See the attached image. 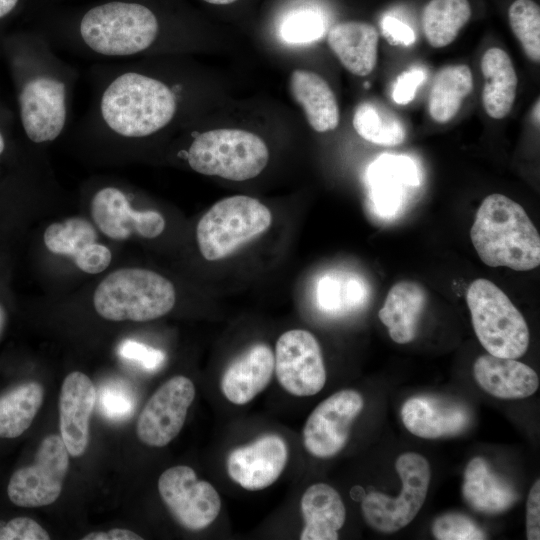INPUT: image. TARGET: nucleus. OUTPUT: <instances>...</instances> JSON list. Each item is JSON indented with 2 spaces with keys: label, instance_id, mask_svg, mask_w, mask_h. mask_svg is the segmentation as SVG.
<instances>
[{
  "label": "nucleus",
  "instance_id": "f257e3e1",
  "mask_svg": "<svg viewBox=\"0 0 540 540\" xmlns=\"http://www.w3.org/2000/svg\"><path fill=\"white\" fill-rule=\"evenodd\" d=\"M90 79V105L77 125L84 137L132 143L162 132L178 116L182 85L169 83L141 64L97 62Z\"/></svg>",
  "mask_w": 540,
  "mask_h": 540
},
{
  "label": "nucleus",
  "instance_id": "f03ea898",
  "mask_svg": "<svg viewBox=\"0 0 540 540\" xmlns=\"http://www.w3.org/2000/svg\"><path fill=\"white\" fill-rule=\"evenodd\" d=\"M18 58V105L24 133L35 144L55 141L69 124L77 69L43 36L31 37Z\"/></svg>",
  "mask_w": 540,
  "mask_h": 540
},
{
  "label": "nucleus",
  "instance_id": "7ed1b4c3",
  "mask_svg": "<svg viewBox=\"0 0 540 540\" xmlns=\"http://www.w3.org/2000/svg\"><path fill=\"white\" fill-rule=\"evenodd\" d=\"M481 261L490 267L528 271L540 264V236L524 208L502 194L480 204L470 230Z\"/></svg>",
  "mask_w": 540,
  "mask_h": 540
},
{
  "label": "nucleus",
  "instance_id": "20e7f679",
  "mask_svg": "<svg viewBox=\"0 0 540 540\" xmlns=\"http://www.w3.org/2000/svg\"><path fill=\"white\" fill-rule=\"evenodd\" d=\"M175 302L174 285L166 277L143 268L111 272L93 295L96 312L110 321H151L169 313Z\"/></svg>",
  "mask_w": 540,
  "mask_h": 540
},
{
  "label": "nucleus",
  "instance_id": "39448f33",
  "mask_svg": "<svg viewBox=\"0 0 540 540\" xmlns=\"http://www.w3.org/2000/svg\"><path fill=\"white\" fill-rule=\"evenodd\" d=\"M474 332L491 355L517 359L529 346L527 322L508 296L493 282L474 280L466 294Z\"/></svg>",
  "mask_w": 540,
  "mask_h": 540
},
{
  "label": "nucleus",
  "instance_id": "423d86ee",
  "mask_svg": "<svg viewBox=\"0 0 540 540\" xmlns=\"http://www.w3.org/2000/svg\"><path fill=\"white\" fill-rule=\"evenodd\" d=\"M195 172L232 181L258 176L266 167L269 151L256 134L240 129H215L198 134L186 151Z\"/></svg>",
  "mask_w": 540,
  "mask_h": 540
},
{
  "label": "nucleus",
  "instance_id": "0eeeda50",
  "mask_svg": "<svg viewBox=\"0 0 540 540\" xmlns=\"http://www.w3.org/2000/svg\"><path fill=\"white\" fill-rule=\"evenodd\" d=\"M272 223L270 210L259 200L235 195L213 204L200 218L196 240L201 255L217 261L263 234Z\"/></svg>",
  "mask_w": 540,
  "mask_h": 540
},
{
  "label": "nucleus",
  "instance_id": "6e6552de",
  "mask_svg": "<svg viewBox=\"0 0 540 540\" xmlns=\"http://www.w3.org/2000/svg\"><path fill=\"white\" fill-rule=\"evenodd\" d=\"M395 468L402 482L398 497L372 491L361 503L365 522L381 533H394L412 522L426 500L431 481L430 464L421 454L399 455Z\"/></svg>",
  "mask_w": 540,
  "mask_h": 540
},
{
  "label": "nucleus",
  "instance_id": "1a4fd4ad",
  "mask_svg": "<svg viewBox=\"0 0 540 540\" xmlns=\"http://www.w3.org/2000/svg\"><path fill=\"white\" fill-rule=\"evenodd\" d=\"M69 455L61 436H46L37 449L34 462L11 476L7 486L10 501L29 508L54 503L62 492L69 470Z\"/></svg>",
  "mask_w": 540,
  "mask_h": 540
},
{
  "label": "nucleus",
  "instance_id": "9d476101",
  "mask_svg": "<svg viewBox=\"0 0 540 540\" xmlns=\"http://www.w3.org/2000/svg\"><path fill=\"white\" fill-rule=\"evenodd\" d=\"M158 492L173 518L190 531L210 526L221 510V499L214 486L199 479L186 465L165 470L158 479Z\"/></svg>",
  "mask_w": 540,
  "mask_h": 540
},
{
  "label": "nucleus",
  "instance_id": "9b49d317",
  "mask_svg": "<svg viewBox=\"0 0 540 540\" xmlns=\"http://www.w3.org/2000/svg\"><path fill=\"white\" fill-rule=\"evenodd\" d=\"M274 372L282 388L297 397L320 392L327 379L321 347L304 329L284 332L277 340Z\"/></svg>",
  "mask_w": 540,
  "mask_h": 540
},
{
  "label": "nucleus",
  "instance_id": "f8f14e48",
  "mask_svg": "<svg viewBox=\"0 0 540 540\" xmlns=\"http://www.w3.org/2000/svg\"><path fill=\"white\" fill-rule=\"evenodd\" d=\"M363 406L362 395L352 389L335 392L324 399L305 422L302 432L305 449L323 459L338 454L346 446Z\"/></svg>",
  "mask_w": 540,
  "mask_h": 540
},
{
  "label": "nucleus",
  "instance_id": "ddd939ff",
  "mask_svg": "<svg viewBox=\"0 0 540 540\" xmlns=\"http://www.w3.org/2000/svg\"><path fill=\"white\" fill-rule=\"evenodd\" d=\"M193 382L177 375L163 383L149 398L137 420L138 439L150 447H164L181 431L195 398Z\"/></svg>",
  "mask_w": 540,
  "mask_h": 540
},
{
  "label": "nucleus",
  "instance_id": "4468645a",
  "mask_svg": "<svg viewBox=\"0 0 540 540\" xmlns=\"http://www.w3.org/2000/svg\"><path fill=\"white\" fill-rule=\"evenodd\" d=\"M92 219L98 229L113 240L132 234L156 238L165 229V219L155 210H135L123 189L107 185L97 189L90 201Z\"/></svg>",
  "mask_w": 540,
  "mask_h": 540
},
{
  "label": "nucleus",
  "instance_id": "2eb2a0df",
  "mask_svg": "<svg viewBox=\"0 0 540 540\" xmlns=\"http://www.w3.org/2000/svg\"><path fill=\"white\" fill-rule=\"evenodd\" d=\"M288 461V447L276 434L263 435L233 449L226 460L229 477L242 488L258 491L272 485Z\"/></svg>",
  "mask_w": 540,
  "mask_h": 540
},
{
  "label": "nucleus",
  "instance_id": "dca6fc26",
  "mask_svg": "<svg viewBox=\"0 0 540 540\" xmlns=\"http://www.w3.org/2000/svg\"><path fill=\"white\" fill-rule=\"evenodd\" d=\"M401 419L411 434L423 439H438L464 432L471 423V412L455 400L418 395L404 402Z\"/></svg>",
  "mask_w": 540,
  "mask_h": 540
},
{
  "label": "nucleus",
  "instance_id": "f3484780",
  "mask_svg": "<svg viewBox=\"0 0 540 540\" xmlns=\"http://www.w3.org/2000/svg\"><path fill=\"white\" fill-rule=\"evenodd\" d=\"M95 403L96 389L91 379L79 371L69 373L61 386L58 409L60 436L73 457L87 450Z\"/></svg>",
  "mask_w": 540,
  "mask_h": 540
},
{
  "label": "nucleus",
  "instance_id": "a211bd4d",
  "mask_svg": "<svg viewBox=\"0 0 540 540\" xmlns=\"http://www.w3.org/2000/svg\"><path fill=\"white\" fill-rule=\"evenodd\" d=\"M274 373V353L263 343L252 345L236 357L224 371L220 388L235 405L253 400L269 384Z\"/></svg>",
  "mask_w": 540,
  "mask_h": 540
},
{
  "label": "nucleus",
  "instance_id": "6ab92c4d",
  "mask_svg": "<svg viewBox=\"0 0 540 540\" xmlns=\"http://www.w3.org/2000/svg\"><path fill=\"white\" fill-rule=\"evenodd\" d=\"M473 375L485 392L499 399L527 398L539 387V377L530 366L489 353L475 360Z\"/></svg>",
  "mask_w": 540,
  "mask_h": 540
},
{
  "label": "nucleus",
  "instance_id": "aec40b11",
  "mask_svg": "<svg viewBox=\"0 0 540 540\" xmlns=\"http://www.w3.org/2000/svg\"><path fill=\"white\" fill-rule=\"evenodd\" d=\"M367 181L370 201L382 217L396 215L405 200V187L418 184L413 162L406 157L389 155H383L370 166Z\"/></svg>",
  "mask_w": 540,
  "mask_h": 540
},
{
  "label": "nucleus",
  "instance_id": "412c9836",
  "mask_svg": "<svg viewBox=\"0 0 540 540\" xmlns=\"http://www.w3.org/2000/svg\"><path fill=\"white\" fill-rule=\"evenodd\" d=\"M462 495L471 508L485 514L505 512L518 498L514 487L481 456L472 458L465 468Z\"/></svg>",
  "mask_w": 540,
  "mask_h": 540
},
{
  "label": "nucleus",
  "instance_id": "4be33fe9",
  "mask_svg": "<svg viewBox=\"0 0 540 540\" xmlns=\"http://www.w3.org/2000/svg\"><path fill=\"white\" fill-rule=\"evenodd\" d=\"M426 303V291L417 282L403 280L390 288L378 317L394 342L407 344L416 337Z\"/></svg>",
  "mask_w": 540,
  "mask_h": 540
},
{
  "label": "nucleus",
  "instance_id": "5701e85b",
  "mask_svg": "<svg viewBox=\"0 0 540 540\" xmlns=\"http://www.w3.org/2000/svg\"><path fill=\"white\" fill-rule=\"evenodd\" d=\"M304 527L301 540H337L346 519L340 494L326 483H315L303 493L300 501Z\"/></svg>",
  "mask_w": 540,
  "mask_h": 540
},
{
  "label": "nucleus",
  "instance_id": "b1692460",
  "mask_svg": "<svg viewBox=\"0 0 540 540\" xmlns=\"http://www.w3.org/2000/svg\"><path fill=\"white\" fill-rule=\"evenodd\" d=\"M327 40L350 73L366 76L375 68L379 36L373 25L359 21L338 23L329 30Z\"/></svg>",
  "mask_w": 540,
  "mask_h": 540
},
{
  "label": "nucleus",
  "instance_id": "393cba45",
  "mask_svg": "<svg viewBox=\"0 0 540 540\" xmlns=\"http://www.w3.org/2000/svg\"><path fill=\"white\" fill-rule=\"evenodd\" d=\"M290 90L315 131L323 133L338 126L340 113L336 97L320 75L308 70H294L290 76Z\"/></svg>",
  "mask_w": 540,
  "mask_h": 540
},
{
  "label": "nucleus",
  "instance_id": "a878e982",
  "mask_svg": "<svg viewBox=\"0 0 540 540\" xmlns=\"http://www.w3.org/2000/svg\"><path fill=\"white\" fill-rule=\"evenodd\" d=\"M485 80L482 103L487 115L503 119L511 111L517 92L518 77L509 55L498 47L488 49L481 59Z\"/></svg>",
  "mask_w": 540,
  "mask_h": 540
},
{
  "label": "nucleus",
  "instance_id": "bb28decb",
  "mask_svg": "<svg viewBox=\"0 0 540 540\" xmlns=\"http://www.w3.org/2000/svg\"><path fill=\"white\" fill-rule=\"evenodd\" d=\"M44 400V388L36 381L20 383L0 396V438L13 439L32 424Z\"/></svg>",
  "mask_w": 540,
  "mask_h": 540
},
{
  "label": "nucleus",
  "instance_id": "cd10ccee",
  "mask_svg": "<svg viewBox=\"0 0 540 540\" xmlns=\"http://www.w3.org/2000/svg\"><path fill=\"white\" fill-rule=\"evenodd\" d=\"M473 90V77L467 65H450L435 76L428 101L431 118L446 123L458 113L463 100Z\"/></svg>",
  "mask_w": 540,
  "mask_h": 540
},
{
  "label": "nucleus",
  "instance_id": "c85d7f7f",
  "mask_svg": "<svg viewBox=\"0 0 540 540\" xmlns=\"http://www.w3.org/2000/svg\"><path fill=\"white\" fill-rule=\"evenodd\" d=\"M468 0H430L422 14V26L428 43L442 48L452 43L471 17Z\"/></svg>",
  "mask_w": 540,
  "mask_h": 540
},
{
  "label": "nucleus",
  "instance_id": "c756f323",
  "mask_svg": "<svg viewBox=\"0 0 540 540\" xmlns=\"http://www.w3.org/2000/svg\"><path fill=\"white\" fill-rule=\"evenodd\" d=\"M353 127L363 139L382 146H396L406 138L402 120L387 107L370 101L360 103L353 115Z\"/></svg>",
  "mask_w": 540,
  "mask_h": 540
},
{
  "label": "nucleus",
  "instance_id": "7c9ffc66",
  "mask_svg": "<svg viewBox=\"0 0 540 540\" xmlns=\"http://www.w3.org/2000/svg\"><path fill=\"white\" fill-rule=\"evenodd\" d=\"M97 231L87 219L70 217L50 224L43 234L46 248L53 254L69 256L73 260L88 246L97 242Z\"/></svg>",
  "mask_w": 540,
  "mask_h": 540
},
{
  "label": "nucleus",
  "instance_id": "2f4dec72",
  "mask_svg": "<svg viewBox=\"0 0 540 540\" xmlns=\"http://www.w3.org/2000/svg\"><path fill=\"white\" fill-rule=\"evenodd\" d=\"M510 27L527 57L540 62V8L533 0H515L508 9Z\"/></svg>",
  "mask_w": 540,
  "mask_h": 540
},
{
  "label": "nucleus",
  "instance_id": "473e14b6",
  "mask_svg": "<svg viewBox=\"0 0 540 540\" xmlns=\"http://www.w3.org/2000/svg\"><path fill=\"white\" fill-rule=\"evenodd\" d=\"M366 298V289L358 279L346 281L334 276L323 277L317 288L319 306L336 313L359 306Z\"/></svg>",
  "mask_w": 540,
  "mask_h": 540
},
{
  "label": "nucleus",
  "instance_id": "72a5a7b5",
  "mask_svg": "<svg viewBox=\"0 0 540 540\" xmlns=\"http://www.w3.org/2000/svg\"><path fill=\"white\" fill-rule=\"evenodd\" d=\"M326 21L320 11L299 8L289 12L280 23L279 35L288 44H307L323 36Z\"/></svg>",
  "mask_w": 540,
  "mask_h": 540
},
{
  "label": "nucleus",
  "instance_id": "f704fd0d",
  "mask_svg": "<svg viewBox=\"0 0 540 540\" xmlns=\"http://www.w3.org/2000/svg\"><path fill=\"white\" fill-rule=\"evenodd\" d=\"M96 403L104 417L112 421L129 419L136 405L134 393L121 381H109L96 391Z\"/></svg>",
  "mask_w": 540,
  "mask_h": 540
},
{
  "label": "nucleus",
  "instance_id": "c9c22d12",
  "mask_svg": "<svg viewBox=\"0 0 540 540\" xmlns=\"http://www.w3.org/2000/svg\"><path fill=\"white\" fill-rule=\"evenodd\" d=\"M438 540H482L486 533L473 519L461 513H446L437 517L431 528Z\"/></svg>",
  "mask_w": 540,
  "mask_h": 540
},
{
  "label": "nucleus",
  "instance_id": "e433bc0d",
  "mask_svg": "<svg viewBox=\"0 0 540 540\" xmlns=\"http://www.w3.org/2000/svg\"><path fill=\"white\" fill-rule=\"evenodd\" d=\"M118 353L147 371L158 370L166 360L163 351L131 339H126L119 345Z\"/></svg>",
  "mask_w": 540,
  "mask_h": 540
},
{
  "label": "nucleus",
  "instance_id": "4c0bfd02",
  "mask_svg": "<svg viewBox=\"0 0 540 540\" xmlns=\"http://www.w3.org/2000/svg\"><path fill=\"white\" fill-rule=\"evenodd\" d=\"M48 532L29 517H16L0 526V540H49Z\"/></svg>",
  "mask_w": 540,
  "mask_h": 540
},
{
  "label": "nucleus",
  "instance_id": "58836bf2",
  "mask_svg": "<svg viewBox=\"0 0 540 540\" xmlns=\"http://www.w3.org/2000/svg\"><path fill=\"white\" fill-rule=\"evenodd\" d=\"M112 260V253L108 247L100 243L88 246L74 259L75 265L88 274H98L108 268Z\"/></svg>",
  "mask_w": 540,
  "mask_h": 540
},
{
  "label": "nucleus",
  "instance_id": "ea45409f",
  "mask_svg": "<svg viewBox=\"0 0 540 540\" xmlns=\"http://www.w3.org/2000/svg\"><path fill=\"white\" fill-rule=\"evenodd\" d=\"M424 78L425 74L421 69L411 68L401 73L393 87V100L402 105L411 102Z\"/></svg>",
  "mask_w": 540,
  "mask_h": 540
},
{
  "label": "nucleus",
  "instance_id": "a19ab883",
  "mask_svg": "<svg viewBox=\"0 0 540 540\" xmlns=\"http://www.w3.org/2000/svg\"><path fill=\"white\" fill-rule=\"evenodd\" d=\"M526 535L529 540L540 539V481L532 485L526 503Z\"/></svg>",
  "mask_w": 540,
  "mask_h": 540
},
{
  "label": "nucleus",
  "instance_id": "79ce46f5",
  "mask_svg": "<svg viewBox=\"0 0 540 540\" xmlns=\"http://www.w3.org/2000/svg\"><path fill=\"white\" fill-rule=\"evenodd\" d=\"M381 26L384 35L391 43L409 45L415 41L413 30L395 17H385Z\"/></svg>",
  "mask_w": 540,
  "mask_h": 540
},
{
  "label": "nucleus",
  "instance_id": "37998d69",
  "mask_svg": "<svg viewBox=\"0 0 540 540\" xmlns=\"http://www.w3.org/2000/svg\"><path fill=\"white\" fill-rule=\"evenodd\" d=\"M82 540H142L135 532L124 528H113L107 532H92L81 538Z\"/></svg>",
  "mask_w": 540,
  "mask_h": 540
},
{
  "label": "nucleus",
  "instance_id": "c03bdc74",
  "mask_svg": "<svg viewBox=\"0 0 540 540\" xmlns=\"http://www.w3.org/2000/svg\"><path fill=\"white\" fill-rule=\"evenodd\" d=\"M19 0H0V19L9 15L17 6Z\"/></svg>",
  "mask_w": 540,
  "mask_h": 540
},
{
  "label": "nucleus",
  "instance_id": "a18cd8bd",
  "mask_svg": "<svg viewBox=\"0 0 540 540\" xmlns=\"http://www.w3.org/2000/svg\"><path fill=\"white\" fill-rule=\"evenodd\" d=\"M7 321V315L4 307L0 304V337L3 334Z\"/></svg>",
  "mask_w": 540,
  "mask_h": 540
},
{
  "label": "nucleus",
  "instance_id": "49530a36",
  "mask_svg": "<svg viewBox=\"0 0 540 540\" xmlns=\"http://www.w3.org/2000/svg\"><path fill=\"white\" fill-rule=\"evenodd\" d=\"M539 99L537 100V102L535 103V106L533 108V117L535 119V123H537V125L539 126V120H540V117H539V110H540V107H539Z\"/></svg>",
  "mask_w": 540,
  "mask_h": 540
},
{
  "label": "nucleus",
  "instance_id": "de8ad7c7",
  "mask_svg": "<svg viewBox=\"0 0 540 540\" xmlns=\"http://www.w3.org/2000/svg\"><path fill=\"white\" fill-rule=\"evenodd\" d=\"M203 1L211 3V4L224 5V4H230L236 0H203Z\"/></svg>",
  "mask_w": 540,
  "mask_h": 540
},
{
  "label": "nucleus",
  "instance_id": "09e8293b",
  "mask_svg": "<svg viewBox=\"0 0 540 540\" xmlns=\"http://www.w3.org/2000/svg\"><path fill=\"white\" fill-rule=\"evenodd\" d=\"M5 149V140L3 135L0 133V155L3 153Z\"/></svg>",
  "mask_w": 540,
  "mask_h": 540
}]
</instances>
